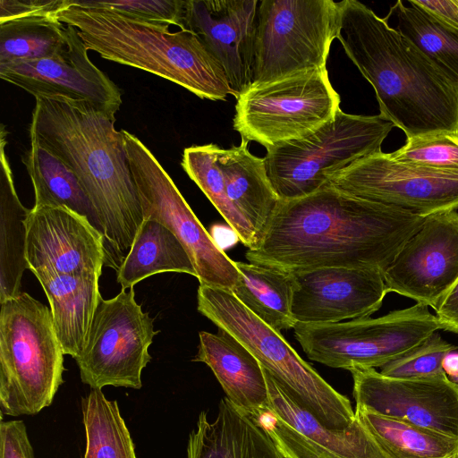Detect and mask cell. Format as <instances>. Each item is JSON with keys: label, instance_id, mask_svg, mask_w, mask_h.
<instances>
[{"label": "cell", "instance_id": "cell-37", "mask_svg": "<svg viewBox=\"0 0 458 458\" xmlns=\"http://www.w3.org/2000/svg\"><path fill=\"white\" fill-rule=\"evenodd\" d=\"M69 0H0V23L35 17L56 16Z\"/></svg>", "mask_w": 458, "mask_h": 458}, {"label": "cell", "instance_id": "cell-19", "mask_svg": "<svg viewBox=\"0 0 458 458\" xmlns=\"http://www.w3.org/2000/svg\"><path fill=\"white\" fill-rule=\"evenodd\" d=\"M296 323L331 324L369 318L388 293L383 272L373 268L323 267L293 273Z\"/></svg>", "mask_w": 458, "mask_h": 458}, {"label": "cell", "instance_id": "cell-13", "mask_svg": "<svg viewBox=\"0 0 458 458\" xmlns=\"http://www.w3.org/2000/svg\"><path fill=\"white\" fill-rule=\"evenodd\" d=\"M328 184L424 217L458 210V174L400 163L382 151L353 162Z\"/></svg>", "mask_w": 458, "mask_h": 458}, {"label": "cell", "instance_id": "cell-21", "mask_svg": "<svg viewBox=\"0 0 458 458\" xmlns=\"http://www.w3.org/2000/svg\"><path fill=\"white\" fill-rule=\"evenodd\" d=\"M186 451V458H287L263 424L226 396L214 420L199 413Z\"/></svg>", "mask_w": 458, "mask_h": 458}, {"label": "cell", "instance_id": "cell-26", "mask_svg": "<svg viewBox=\"0 0 458 458\" xmlns=\"http://www.w3.org/2000/svg\"><path fill=\"white\" fill-rule=\"evenodd\" d=\"M163 272L186 273L197 277L193 263L178 238L160 222L146 218L116 271V281L126 290Z\"/></svg>", "mask_w": 458, "mask_h": 458}, {"label": "cell", "instance_id": "cell-33", "mask_svg": "<svg viewBox=\"0 0 458 458\" xmlns=\"http://www.w3.org/2000/svg\"><path fill=\"white\" fill-rule=\"evenodd\" d=\"M389 16L396 20V30L422 53L458 77V31L410 4L397 1Z\"/></svg>", "mask_w": 458, "mask_h": 458}, {"label": "cell", "instance_id": "cell-8", "mask_svg": "<svg viewBox=\"0 0 458 458\" xmlns=\"http://www.w3.org/2000/svg\"><path fill=\"white\" fill-rule=\"evenodd\" d=\"M441 329L428 307L417 303L378 318L331 324H301L294 336L307 357L326 366L381 368Z\"/></svg>", "mask_w": 458, "mask_h": 458}, {"label": "cell", "instance_id": "cell-32", "mask_svg": "<svg viewBox=\"0 0 458 458\" xmlns=\"http://www.w3.org/2000/svg\"><path fill=\"white\" fill-rule=\"evenodd\" d=\"M67 25L56 16H35L0 23V64L45 58L66 40Z\"/></svg>", "mask_w": 458, "mask_h": 458}, {"label": "cell", "instance_id": "cell-12", "mask_svg": "<svg viewBox=\"0 0 458 458\" xmlns=\"http://www.w3.org/2000/svg\"><path fill=\"white\" fill-rule=\"evenodd\" d=\"M126 290L108 300L101 297L87 343L75 359L81 382L90 388L142 386V370L151 360L148 348L159 331L136 301L133 287Z\"/></svg>", "mask_w": 458, "mask_h": 458}, {"label": "cell", "instance_id": "cell-31", "mask_svg": "<svg viewBox=\"0 0 458 458\" xmlns=\"http://www.w3.org/2000/svg\"><path fill=\"white\" fill-rule=\"evenodd\" d=\"M219 147L216 144L191 146L183 151L182 166L224 217L237 238L249 249L259 242V236L228 199L223 173L217 163Z\"/></svg>", "mask_w": 458, "mask_h": 458}, {"label": "cell", "instance_id": "cell-27", "mask_svg": "<svg viewBox=\"0 0 458 458\" xmlns=\"http://www.w3.org/2000/svg\"><path fill=\"white\" fill-rule=\"evenodd\" d=\"M239 272L232 293L262 322L281 332L296 325L292 313L296 288L293 273L235 261Z\"/></svg>", "mask_w": 458, "mask_h": 458}, {"label": "cell", "instance_id": "cell-36", "mask_svg": "<svg viewBox=\"0 0 458 458\" xmlns=\"http://www.w3.org/2000/svg\"><path fill=\"white\" fill-rule=\"evenodd\" d=\"M89 6L109 9L128 18L157 25L178 26L183 30L186 1L182 0H128L81 1Z\"/></svg>", "mask_w": 458, "mask_h": 458}, {"label": "cell", "instance_id": "cell-23", "mask_svg": "<svg viewBox=\"0 0 458 458\" xmlns=\"http://www.w3.org/2000/svg\"><path fill=\"white\" fill-rule=\"evenodd\" d=\"M50 305L54 327L64 355L82 352L101 299L98 274L36 276Z\"/></svg>", "mask_w": 458, "mask_h": 458}, {"label": "cell", "instance_id": "cell-7", "mask_svg": "<svg viewBox=\"0 0 458 458\" xmlns=\"http://www.w3.org/2000/svg\"><path fill=\"white\" fill-rule=\"evenodd\" d=\"M394 127L380 114H351L339 109L309 136L267 148V174L278 199L312 194L353 162L382 151V143Z\"/></svg>", "mask_w": 458, "mask_h": 458}, {"label": "cell", "instance_id": "cell-18", "mask_svg": "<svg viewBox=\"0 0 458 458\" xmlns=\"http://www.w3.org/2000/svg\"><path fill=\"white\" fill-rule=\"evenodd\" d=\"M26 260L35 276H101L104 236L85 216L66 207L32 208L27 218Z\"/></svg>", "mask_w": 458, "mask_h": 458}, {"label": "cell", "instance_id": "cell-17", "mask_svg": "<svg viewBox=\"0 0 458 458\" xmlns=\"http://www.w3.org/2000/svg\"><path fill=\"white\" fill-rule=\"evenodd\" d=\"M263 370L268 404L255 418L287 458H386L356 415L345 429H328Z\"/></svg>", "mask_w": 458, "mask_h": 458}, {"label": "cell", "instance_id": "cell-2", "mask_svg": "<svg viewBox=\"0 0 458 458\" xmlns=\"http://www.w3.org/2000/svg\"><path fill=\"white\" fill-rule=\"evenodd\" d=\"M113 117L84 100L36 98L30 134L77 176L104 236L106 266L119 268L143 223L122 131Z\"/></svg>", "mask_w": 458, "mask_h": 458}, {"label": "cell", "instance_id": "cell-29", "mask_svg": "<svg viewBox=\"0 0 458 458\" xmlns=\"http://www.w3.org/2000/svg\"><path fill=\"white\" fill-rule=\"evenodd\" d=\"M386 458H458V437L355 408Z\"/></svg>", "mask_w": 458, "mask_h": 458}, {"label": "cell", "instance_id": "cell-5", "mask_svg": "<svg viewBox=\"0 0 458 458\" xmlns=\"http://www.w3.org/2000/svg\"><path fill=\"white\" fill-rule=\"evenodd\" d=\"M198 310L242 343L276 381L325 427L344 430L355 420L350 400L331 386L273 329L228 291L198 289Z\"/></svg>", "mask_w": 458, "mask_h": 458}, {"label": "cell", "instance_id": "cell-6", "mask_svg": "<svg viewBox=\"0 0 458 458\" xmlns=\"http://www.w3.org/2000/svg\"><path fill=\"white\" fill-rule=\"evenodd\" d=\"M0 408L35 415L64 383V351L50 310L28 293L0 302Z\"/></svg>", "mask_w": 458, "mask_h": 458}, {"label": "cell", "instance_id": "cell-3", "mask_svg": "<svg viewBox=\"0 0 458 458\" xmlns=\"http://www.w3.org/2000/svg\"><path fill=\"white\" fill-rule=\"evenodd\" d=\"M339 4L336 38L373 87L380 114L406 138L458 134V77L367 5L357 0Z\"/></svg>", "mask_w": 458, "mask_h": 458}, {"label": "cell", "instance_id": "cell-4", "mask_svg": "<svg viewBox=\"0 0 458 458\" xmlns=\"http://www.w3.org/2000/svg\"><path fill=\"white\" fill-rule=\"evenodd\" d=\"M57 19L74 27L88 50L182 86L200 98L232 95L225 72L204 41L189 30L140 21L106 8L69 0Z\"/></svg>", "mask_w": 458, "mask_h": 458}, {"label": "cell", "instance_id": "cell-40", "mask_svg": "<svg viewBox=\"0 0 458 458\" xmlns=\"http://www.w3.org/2000/svg\"><path fill=\"white\" fill-rule=\"evenodd\" d=\"M435 311L441 329L458 334V280L442 298Z\"/></svg>", "mask_w": 458, "mask_h": 458}, {"label": "cell", "instance_id": "cell-20", "mask_svg": "<svg viewBox=\"0 0 458 458\" xmlns=\"http://www.w3.org/2000/svg\"><path fill=\"white\" fill-rule=\"evenodd\" d=\"M258 0H188L183 30L196 33L222 64L236 98L252 83Z\"/></svg>", "mask_w": 458, "mask_h": 458}, {"label": "cell", "instance_id": "cell-1", "mask_svg": "<svg viewBox=\"0 0 458 458\" xmlns=\"http://www.w3.org/2000/svg\"><path fill=\"white\" fill-rule=\"evenodd\" d=\"M424 218L327 184L300 199H279L245 257L290 273L323 267L383 272Z\"/></svg>", "mask_w": 458, "mask_h": 458}, {"label": "cell", "instance_id": "cell-28", "mask_svg": "<svg viewBox=\"0 0 458 458\" xmlns=\"http://www.w3.org/2000/svg\"><path fill=\"white\" fill-rule=\"evenodd\" d=\"M30 135V148L21 161L33 185V208L66 207L85 216L100 232L90 201L73 171L33 134Z\"/></svg>", "mask_w": 458, "mask_h": 458}, {"label": "cell", "instance_id": "cell-11", "mask_svg": "<svg viewBox=\"0 0 458 458\" xmlns=\"http://www.w3.org/2000/svg\"><path fill=\"white\" fill-rule=\"evenodd\" d=\"M122 132L144 219L160 222L178 238L193 263L199 284L232 292L239 277L235 261L204 228L151 151L135 135L125 130Z\"/></svg>", "mask_w": 458, "mask_h": 458}, {"label": "cell", "instance_id": "cell-38", "mask_svg": "<svg viewBox=\"0 0 458 458\" xmlns=\"http://www.w3.org/2000/svg\"><path fill=\"white\" fill-rule=\"evenodd\" d=\"M0 458H35L27 428L22 420H1Z\"/></svg>", "mask_w": 458, "mask_h": 458}, {"label": "cell", "instance_id": "cell-24", "mask_svg": "<svg viewBox=\"0 0 458 458\" xmlns=\"http://www.w3.org/2000/svg\"><path fill=\"white\" fill-rule=\"evenodd\" d=\"M249 141L219 148L217 163L228 199L252 226L259 241L279 200L268 179L264 158L252 155Z\"/></svg>", "mask_w": 458, "mask_h": 458}, {"label": "cell", "instance_id": "cell-16", "mask_svg": "<svg viewBox=\"0 0 458 458\" xmlns=\"http://www.w3.org/2000/svg\"><path fill=\"white\" fill-rule=\"evenodd\" d=\"M357 408L458 437V386L446 374L395 378L375 369H355Z\"/></svg>", "mask_w": 458, "mask_h": 458}, {"label": "cell", "instance_id": "cell-42", "mask_svg": "<svg viewBox=\"0 0 458 458\" xmlns=\"http://www.w3.org/2000/svg\"><path fill=\"white\" fill-rule=\"evenodd\" d=\"M455 384H456V385H457V386H458V380H457V382H456Z\"/></svg>", "mask_w": 458, "mask_h": 458}, {"label": "cell", "instance_id": "cell-9", "mask_svg": "<svg viewBox=\"0 0 458 458\" xmlns=\"http://www.w3.org/2000/svg\"><path fill=\"white\" fill-rule=\"evenodd\" d=\"M236 100L233 129L267 149L309 136L341 109L327 69L252 83Z\"/></svg>", "mask_w": 458, "mask_h": 458}, {"label": "cell", "instance_id": "cell-34", "mask_svg": "<svg viewBox=\"0 0 458 458\" xmlns=\"http://www.w3.org/2000/svg\"><path fill=\"white\" fill-rule=\"evenodd\" d=\"M400 163L458 174V134L437 132L406 138L405 144L389 153Z\"/></svg>", "mask_w": 458, "mask_h": 458}, {"label": "cell", "instance_id": "cell-25", "mask_svg": "<svg viewBox=\"0 0 458 458\" xmlns=\"http://www.w3.org/2000/svg\"><path fill=\"white\" fill-rule=\"evenodd\" d=\"M7 131L1 128L0 175V302L21 293L26 260L27 218L30 209L20 201L15 191L5 146Z\"/></svg>", "mask_w": 458, "mask_h": 458}, {"label": "cell", "instance_id": "cell-22", "mask_svg": "<svg viewBox=\"0 0 458 458\" xmlns=\"http://www.w3.org/2000/svg\"><path fill=\"white\" fill-rule=\"evenodd\" d=\"M219 329L218 334L200 332L195 361L207 364L237 407L259 417L268 404L264 370L254 355L234 336Z\"/></svg>", "mask_w": 458, "mask_h": 458}, {"label": "cell", "instance_id": "cell-39", "mask_svg": "<svg viewBox=\"0 0 458 458\" xmlns=\"http://www.w3.org/2000/svg\"><path fill=\"white\" fill-rule=\"evenodd\" d=\"M408 3L458 31V0H409Z\"/></svg>", "mask_w": 458, "mask_h": 458}, {"label": "cell", "instance_id": "cell-35", "mask_svg": "<svg viewBox=\"0 0 458 458\" xmlns=\"http://www.w3.org/2000/svg\"><path fill=\"white\" fill-rule=\"evenodd\" d=\"M457 346L435 332L422 343L381 367L382 375L395 378L429 377L446 374L444 360Z\"/></svg>", "mask_w": 458, "mask_h": 458}, {"label": "cell", "instance_id": "cell-14", "mask_svg": "<svg viewBox=\"0 0 458 458\" xmlns=\"http://www.w3.org/2000/svg\"><path fill=\"white\" fill-rule=\"evenodd\" d=\"M383 277L387 293L436 310L458 280V210L425 216Z\"/></svg>", "mask_w": 458, "mask_h": 458}, {"label": "cell", "instance_id": "cell-15", "mask_svg": "<svg viewBox=\"0 0 458 458\" xmlns=\"http://www.w3.org/2000/svg\"><path fill=\"white\" fill-rule=\"evenodd\" d=\"M0 78L35 98L63 96L84 100L113 117L123 103L119 88L89 60L78 30L70 25L64 44L55 54L0 64Z\"/></svg>", "mask_w": 458, "mask_h": 458}, {"label": "cell", "instance_id": "cell-30", "mask_svg": "<svg viewBox=\"0 0 458 458\" xmlns=\"http://www.w3.org/2000/svg\"><path fill=\"white\" fill-rule=\"evenodd\" d=\"M86 435L83 458H137L135 446L116 401L91 388L81 402Z\"/></svg>", "mask_w": 458, "mask_h": 458}, {"label": "cell", "instance_id": "cell-41", "mask_svg": "<svg viewBox=\"0 0 458 458\" xmlns=\"http://www.w3.org/2000/svg\"><path fill=\"white\" fill-rule=\"evenodd\" d=\"M444 369L448 378L454 384L458 380V353L451 352L444 360Z\"/></svg>", "mask_w": 458, "mask_h": 458}, {"label": "cell", "instance_id": "cell-10", "mask_svg": "<svg viewBox=\"0 0 458 458\" xmlns=\"http://www.w3.org/2000/svg\"><path fill=\"white\" fill-rule=\"evenodd\" d=\"M339 22V2L262 0L257 14L252 83L327 69Z\"/></svg>", "mask_w": 458, "mask_h": 458}]
</instances>
